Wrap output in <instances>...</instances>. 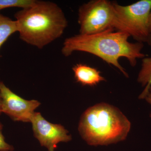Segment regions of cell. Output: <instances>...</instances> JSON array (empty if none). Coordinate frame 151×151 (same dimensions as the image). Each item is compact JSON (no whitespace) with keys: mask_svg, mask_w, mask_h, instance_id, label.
<instances>
[{"mask_svg":"<svg viewBox=\"0 0 151 151\" xmlns=\"http://www.w3.org/2000/svg\"><path fill=\"white\" fill-rule=\"evenodd\" d=\"M130 35L123 32L107 30L96 34H79L65 39L61 52L68 57L75 52L90 53L103 60L109 65L119 69L126 77L129 74L119 63L121 58H125L130 65L134 67L138 59H142L146 55L142 52L143 43L131 42Z\"/></svg>","mask_w":151,"mask_h":151,"instance_id":"obj_1","label":"cell"},{"mask_svg":"<svg viewBox=\"0 0 151 151\" xmlns=\"http://www.w3.org/2000/svg\"><path fill=\"white\" fill-rule=\"evenodd\" d=\"M22 40L41 49L60 37L68 26L62 9L56 4L35 0L14 15Z\"/></svg>","mask_w":151,"mask_h":151,"instance_id":"obj_2","label":"cell"},{"mask_svg":"<svg viewBox=\"0 0 151 151\" xmlns=\"http://www.w3.org/2000/svg\"><path fill=\"white\" fill-rule=\"evenodd\" d=\"M131 127L129 120L118 108L101 103L82 114L78 131L88 145H108L125 140Z\"/></svg>","mask_w":151,"mask_h":151,"instance_id":"obj_3","label":"cell"},{"mask_svg":"<svg viewBox=\"0 0 151 151\" xmlns=\"http://www.w3.org/2000/svg\"><path fill=\"white\" fill-rule=\"evenodd\" d=\"M113 3L117 22L116 30L127 33L137 42H147L150 34L148 21L151 0H140L127 6Z\"/></svg>","mask_w":151,"mask_h":151,"instance_id":"obj_4","label":"cell"},{"mask_svg":"<svg viewBox=\"0 0 151 151\" xmlns=\"http://www.w3.org/2000/svg\"><path fill=\"white\" fill-rule=\"evenodd\" d=\"M79 34H96L107 30H116L117 22L113 2L92 0L78 10Z\"/></svg>","mask_w":151,"mask_h":151,"instance_id":"obj_5","label":"cell"},{"mask_svg":"<svg viewBox=\"0 0 151 151\" xmlns=\"http://www.w3.org/2000/svg\"><path fill=\"white\" fill-rule=\"evenodd\" d=\"M2 113L17 122H30L35 110L40 103L36 100H25L17 95L0 81Z\"/></svg>","mask_w":151,"mask_h":151,"instance_id":"obj_6","label":"cell"},{"mask_svg":"<svg viewBox=\"0 0 151 151\" xmlns=\"http://www.w3.org/2000/svg\"><path fill=\"white\" fill-rule=\"evenodd\" d=\"M30 123L35 137L41 145L48 151L55 150L60 142L71 140V136L68 134V131L63 126L47 122L40 113H34Z\"/></svg>","mask_w":151,"mask_h":151,"instance_id":"obj_7","label":"cell"},{"mask_svg":"<svg viewBox=\"0 0 151 151\" xmlns=\"http://www.w3.org/2000/svg\"><path fill=\"white\" fill-rule=\"evenodd\" d=\"M74 78L78 83L83 86H96L100 82L105 81L97 68L82 63H77L72 68Z\"/></svg>","mask_w":151,"mask_h":151,"instance_id":"obj_8","label":"cell"},{"mask_svg":"<svg viewBox=\"0 0 151 151\" xmlns=\"http://www.w3.org/2000/svg\"><path fill=\"white\" fill-rule=\"evenodd\" d=\"M137 81L145 88L139 96V99H145L149 88L151 86V56H146L142 59L141 68L138 74Z\"/></svg>","mask_w":151,"mask_h":151,"instance_id":"obj_9","label":"cell"},{"mask_svg":"<svg viewBox=\"0 0 151 151\" xmlns=\"http://www.w3.org/2000/svg\"><path fill=\"white\" fill-rule=\"evenodd\" d=\"M16 32L17 27L15 21L0 13V49L8 39Z\"/></svg>","mask_w":151,"mask_h":151,"instance_id":"obj_10","label":"cell"},{"mask_svg":"<svg viewBox=\"0 0 151 151\" xmlns=\"http://www.w3.org/2000/svg\"><path fill=\"white\" fill-rule=\"evenodd\" d=\"M35 1V0H0V11L12 7L25 8L31 6Z\"/></svg>","mask_w":151,"mask_h":151,"instance_id":"obj_11","label":"cell"},{"mask_svg":"<svg viewBox=\"0 0 151 151\" xmlns=\"http://www.w3.org/2000/svg\"><path fill=\"white\" fill-rule=\"evenodd\" d=\"M3 125L0 123V151H13L14 147L6 142L2 134Z\"/></svg>","mask_w":151,"mask_h":151,"instance_id":"obj_12","label":"cell"},{"mask_svg":"<svg viewBox=\"0 0 151 151\" xmlns=\"http://www.w3.org/2000/svg\"><path fill=\"white\" fill-rule=\"evenodd\" d=\"M145 99L148 103L151 105V86L149 88L147 94L146 95ZM150 117L151 118V113L150 115Z\"/></svg>","mask_w":151,"mask_h":151,"instance_id":"obj_13","label":"cell"},{"mask_svg":"<svg viewBox=\"0 0 151 151\" xmlns=\"http://www.w3.org/2000/svg\"><path fill=\"white\" fill-rule=\"evenodd\" d=\"M148 25L149 31H150V33L151 34V11L149 15Z\"/></svg>","mask_w":151,"mask_h":151,"instance_id":"obj_14","label":"cell"},{"mask_svg":"<svg viewBox=\"0 0 151 151\" xmlns=\"http://www.w3.org/2000/svg\"><path fill=\"white\" fill-rule=\"evenodd\" d=\"M147 42L148 44L151 47V34H150V36H149L148 39V40L147 41Z\"/></svg>","mask_w":151,"mask_h":151,"instance_id":"obj_15","label":"cell"},{"mask_svg":"<svg viewBox=\"0 0 151 151\" xmlns=\"http://www.w3.org/2000/svg\"><path fill=\"white\" fill-rule=\"evenodd\" d=\"M1 103H2V100L1 97V94H0V115L2 113L1 111Z\"/></svg>","mask_w":151,"mask_h":151,"instance_id":"obj_16","label":"cell"}]
</instances>
